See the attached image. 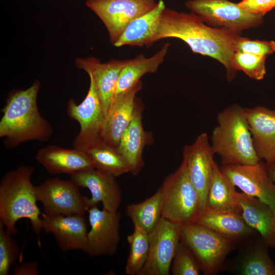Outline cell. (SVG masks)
I'll use <instances>...</instances> for the list:
<instances>
[{
	"label": "cell",
	"instance_id": "obj_34",
	"mask_svg": "<svg viewBox=\"0 0 275 275\" xmlns=\"http://www.w3.org/2000/svg\"><path fill=\"white\" fill-rule=\"evenodd\" d=\"M236 51L267 57L275 52V41L251 40L241 37L237 43Z\"/></svg>",
	"mask_w": 275,
	"mask_h": 275
},
{
	"label": "cell",
	"instance_id": "obj_10",
	"mask_svg": "<svg viewBox=\"0 0 275 275\" xmlns=\"http://www.w3.org/2000/svg\"><path fill=\"white\" fill-rule=\"evenodd\" d=\"M66 111L68 117L76 121L80 126L79 131L73 141L74 148L82 150L101 139L105 116L102 103L91 78L85 99L79 104H77L72 99L69 100Z\"/></svg>",
	"mask_w": 275,
	"mask_h": 275
},
{
	"label": "cell",
	"instance_id": "obj_29",
	"mask_svg": "<svg viewBox=\"0 0 275 275\" xmlns=\"http://www.w3.org/2000/svg\"><path fill=\"white\" fill-rule=\"evenodd\" d=\"M126 212L133 224L149 234L162 217L160 188L144 201L126 206Z\"/></svg>",
	"mask_w": 275,
	"mask_h": 275
},
{
	"label": "cell",
	"instance_id": "obj_6",
	"mask_svg": "<svg viewBox=\"0 0 275 275\" xmlns=\"http://www.w3.org/2000/svg\"><path fill=\"white\" fill-rule=\"evenodd\" d=\"M180 241L191 251L206 275L217 274L223 268L226 257L237 244L196 223L181 225Z\"/></svg>",
	"mask_w": 275,
	"mask_h": 275
},
{
	"label": "cell",
	"instance_id": "obj_13",
	"mask_svg": "<svg viewBox=\"0 0 275 275\" xmlns=\"http://www.w3.org/2000/svg\"><path fill=\"white\" fill-rule=\"evenodd\" d=\"M207 133L203 132L183 150V159L188 178L199 195L202 210L205 208L215 161ZM201 210V211H202Z\"/></svg>",
	"mask_w": 275,
	"mask_h": 275
},
{
	"label": "cell",
	"instance_id": "obj_20",
	"mask_svg": "<svg viewBox=\"0 0 275 275\" xmlns=\"http://www.w3.org/2000/svg\"><path fill=\"white\" fill-rule=\"evenodd\" d=\"M254 147L261 160L275 162V110L263 106L245 108Z\"/></svg>",
	"mask_w": 275,
	"mask_h": 275
},
{
	"label": "cell",
	"instance_id": "obj_25",
	"mask_svg": "<svg viewBox=\"0 0 275 275\" xmlns=\"http://www.w3.org/2000/svg\"><path fill=\"white\" fill-rule=\"evenodd\" d=\"M170 45L168 43L164 44L149 57L140 54L132 59L126 60L119 77L114 97L131 88L144 75L157 71L165 60Z\"/></svg>",
	"mask_w": 275,
	"mask_h": 275
},
{
	"label": "cell",
	"instance_id": "obj_18",
	"mask_svg": "<svg viewBox=\"0 0 275 275\" xmlns=\"http://www.w3.org/2000/svg\"><path fill=\"white\" fill-rule=\"evenodd\" d=\"M84 215H47L41 214L42 228L54 237L60 249L84 250L87 242V228Z\"/></svg>",
	"mask_w": 275,
	"mask_h": 275
},
{
	"label": "cell",
	"instance_id": "obj_7",
	"mask_svg": "<svg viewBox=\"0 0 275 275\" xmlns=\"http://www.w3.org/2000/svg\"><path fill=\"white\" fill-rule=\"evenodd\" d=\"M185 6L204 22L221 26L237 34L259 26L263 16L242 9L238 4L228 0H189Z\"/></svg>",
	"mask_w": 275,
	"mask_h": 275
},
{
	"label": "cell",
	"instance_id": "obj_37",
	"mask_svg": "<svg viewBox=\"0 0 275 275\" xmlns=\"http://www.w3.org/2000/svg\"><path fill=\"white\" fill-rule=\"evenodd\" d=\"M265 164L269 177L275 182V163Z\"/></svg>",
	"mask_w": 275,
	"mask_h": 275
},
{
	"label": "cell",
	"instance_id": "obj_8",
	"mask_svg": "<svg viewBox=\"0 0 275 275\" xmlns=\"http://www.w3.org/2000/svg\"><path fill=\"white\" fill-rule=\"evenodd\" d=\"M85 5L102 22L111 43L119 40L126 27L135 19L155 8V0H86Z\"/></svg>",
	"mask_w": 275,
	"mask_h": 275
},
{
	"label": "cell",
	"instance_id": "obj_2",
	"mask_svg": "<svg viewBox=\"0 0 275 275\" xmlns=\"http://www.w3.org/2000/svg\"><path fill=\"white\" fill-rule=\"evenodd\" d=\"M35 81L25 90H17L8 96L2 109L0 138L5 147L12 149L30 141L47 142L53 133L50 123L39 111L37 97L40 89Z\"/></svg>",
	"mask_w": 275,
	"mask_h": 275
},
{
	"label": "cell",
	"instance_id": "obj_1",
	"mask_svg": "<svg viewBox=\"0 0 275 275\" xmlns=\"http://www.w3.org/2000/svg\"><path fill=\"white\" fill-rule=\"evenodd\" d=\"M204 22L193 12H180L166 7L154 43L167 38L182 40L193 52L209 56L222 63L227 70L228 80H231L236 75V70L232 65V57L241 37L225 28L208 26Z\"/></svg>",
	"mask_w": 275,
	"mask_h": 275
},
{
	"label": "cell",
	"instance_id": "obj_9",
	"mask_svg": "<svg viewBox=\"0 0 275 275\" xmlns=\"http://www.w3.org/2000/svg\"><path fill=\"white\" fill-rule=\"evenodd\" d=\"M79 187L71 179L50 178L35 186L37 201L42 203L43 213L47 215L79 214L87 210L86 197Z\"/></svg>",
	"mask_w": 275,
	"mask_h": 275
},
{
	"label": "cell",
	"instance_id": "obj_24",
	"mask_svg": "<svg viewBox=\"0 0 275 275\" xmlns=\"http://www.w3.org/2000/svg\"><path fill=\"white\" fill-rule=\"evenodd\" d=\"M165 8L164 2L158 1L155 8L135 19L126 27L114 46L120 47L124 45L141 47L152 45Z\"/></svg>",
	"mask_w": 275,
	"mask_h": 275
},
{
	"label": "cell",
	"instance_id": "obj_11",
	"mask_svg": "<svg viewBox=\"0 0 275 275\" xmlns=\"http://www.w3.org/2000/svg\"><path fill=\"white\" fill-rule=\"evenodd\" d=\"M181 225L161 217L149 234L147 261L139 275H169L180 241Z\"/></svg>",
	"mask_w": 275,
	"mask_h": 275
},
{
	"label": "cell",
	"instance_id": "obj_17",
	"mask_svg": "<svg viewBox=\"0 0 275 275\" xmlns=\"http://www.w3.org/2000/svg\"><path fill=\"white\" fill-rule=\"evenodd\" d=\"M126 61L112 60L102 63L93 57L75 60L76 67L85 71L93 80L105 117L114 98L119 77Z\"/></svg>",
	"mask_w": 275,
	"mask_h": 275
},
{
	"label": "cell",
	"instance_id": "obj_22",
	"mask_svg": "<svg viewBox=\"0 0 275 275\" xmlns=\"http://www.w3.org/2000/svg\"><path fill=\"white\" fill-rule=\"evenodd\" d=\"M143 111L142 105L136 99L132 119L123 133L117 148L126 160L129 173L133 175H137L141 170L144 164L143 150L150 142L149 133L143 126Z\"/></svg>",
	"mask_w": 275,
	"mask_h": 275
},
{
	"label": "cell",
	"instance_id": "obj_15",
	"mask_svg": "<svg viewBox=\"0 0 275 275\" xmlns=\"http://www.w3.org/2000/svg\"><path fill=\"white\" fill-rule=\"evenodd\" d=\"M70 179L79 187L90 191L91 197L86 198L87 209L101 203L103 209L112 212L118 211L122 193L115 176L93 168L71 175Z\"/></svg>",
	"mask_w": 275,
	"mask_h": 275
},
{
	"label": "cell",
	"instance_id": "obj_27",
	"mask_svg": "<svg viewBox=\"0 0 275 275\" xmlns=\"http://www.w3.org/2000/svg\"><path fill=\"white\" fill-rule=\"evenodd\" d=\"M235 185L214 163L205 208L241 213Z\"/></svg>",
	"mask_w": 275,
	"mask_h": 275
},
{
	"label": "cell",
	"instance_id": "obj_36",
	"mask_svg": "<svg viewBox=\"0 0 275 275\" xmlns=\"http://www.w3.org/2000/svg\"><path fill=\"white\" fill-rule=\"evenodd\" d=\"M38 263L36 261H28L16 265L13 270L14 275H37Z\"/></svg>",
	"mask_w": 275,
	"mask_h": 275
},
{
	"label": "cell",
	"instance_id": "obj_14",
	"mask_svg": "<svg viewBox=\"0 0 275 275\" xmlns=\"http://www.w3.org/2000/svg\"><path fill=\"white\" fill-rule=\"evenodd\" d=\"M220 169L242 193L257 198L275 211V182L269 177L265 163L222 165Z\"/></svg>",
	"mask_w": 275,
	"mask_h": 275
},
{
	"label": "cell",
	"instance_id": "obj_32",
	"mask_svg": "<svg viewBox=\"0 0 275 275\" xmlns=\"http://www.w3.org/2000/svg\"><path fill=\"white\" fill-rule=\"evenodd\" d=\"M12 234L0 222V275H8L19 257V248Z\"/></svg>",
	"mask_w": 275,
	"mask_h": 275
},
{
	"label": "cell",
	"instance_id": "obj_28",
	"mask_svg": "<svg viewBox=\"0 0 275 275\" xmlns=\"http://www.w3.org/2000/svg\"><path fill=\"white\" fill-rule=\"evenodd\" d=\"M91 159L95 169L108 173L115 177L129 172L125 158L117 149L101 139L84 150Z\"/></svg>",
	"mask_w": 275,
	"mask_h": 275
},
{
	"label": "cell",
	"instance_id": "obj_33",
	"mask_svg": "<svg viewBox=\"0 0 275 275\" xmlns=\"http://www.w3.org/2000/svg\"><path fill=\"white\" fill-rule=\"evenodd\" d=\"M171 271L173 275H199L201 271L193 253L181 241L177 248Z\"/></svg>",
	"mask_w": 275,
	"mask_h": 275
},
{
	"label": "cell",
	"instance_id": "obj_30",
	"mask_svg": "<svg viewBox=\"0 0 275 275\" xmlns=\"http://www.w3.org/2000/svg\"><path fill=\"white\" fill-rule=\"evenodd\" d=\"M129 252L125 267L128 275H139L148 258L149 234L141 229L134 227L133 232L127 236Z\"/></svg>",
	"mask_w": 275,
	"mask_h": 275
},
{
	"label": "cell",
	"instance_id": "obj_26",
	"mask_svg": "<svg viewBox=\"0 0 275 275\" xmlns=\"http://www.w3.org/2000/svg\"><path fill=\"white\" fill-rule=\"evenodd\" d=\"M257 236L245 243L247 246L236 259L237 272L241 275H275V264L268 253L269 246L260 235Z\"/></svg>",
	"mask_w": 275,
	"mask_h": 275
},
{
	"label": "cell",
	"instance_id": "obj_3",
	"mask_svg": "<svg viewBox=\"0 0 275 275\" xmlns=\"http://www.w3.org/2000/svg\"><path fill=\"white\" fill-rule=\"evenodd\" d=\"M32 166H20L7 172L0 183V222L12 235L22 218L30 221L33 231L39 236L42 229L41 212L37 206L35 186L31 178Z\"/></svg>",
	"mask_w": 275,
	"mask_h": 275
},
{
	"label": "cell",
	"instance_id": "obj_23",
	"mask_svg": "<svg viewBox=\"0 0 275 275\" xmlns=\"http://www.w3.org/2000/svg\"><path fill=\"white\" fill-rule=\"evenodd\" d=\"M246 223L261 236L269 247H275V211L257 198L236 192Z\"/></svg>",
	"mask_w": 275,
	"mask_h": 275
},
{
	"label": "cell",
	"instance_id": "obj_31",
	"mask_svg": "<svg viewBox=\"0 0 275 275\" xmlns=\"http://www.w3.org/2000/svg\"><path fill=\"white\" fill-rule=\"evenodd\" d=\"M266 57L236 51L232 57L231 63L236 71H242L251 78L260 80L266 74Z\"/></svg>",
	"mask_w": 275,
	"mask_h": 275
},
{
	"label": "cell",
	"instance_id": "obj_12",
	"mask_svg": "<svg viewBox=\"0 0 275 275\" xmlns=\"http://www.w3.org/2000/svg\"><path fill=\"white\" fill-rule=\"evenodd\" d=\"M90 230L82 251L92 257L115 254L120 242V221L118 211L112 212L97 206L87 209Z\"/></svg>",
	"mask_w": 275,
	"mask_h": 275
},
{
	"label": "cell",
	"instance_id": "obj_5",
	"mask_svg": "<svg viewBox=\"0 0 275 275\" xmlns=\"http://www.w3.org/2000/svg\"><path fill=\"white\" fill-rule=\"evenodd\" d=\"M160 188L162 217L180 225L194 223L202 210L201 202L182 161L178 169L164 179Z\"/></svg>",
	"mask_w": 275,
	"mask_h": 275
},
{
	"label": "cell",
	"instance_id": "obj_16",
	"mask_svg": "<svg viewBox=\"0 0 275 275\" xmlns=\"http://www.w3.org/2000/svg\"><path fill=\"white\" fill-rule=\"evenodd\" d=\"M142 88V82L140 81L128 90L115 96L109 106L100 137L103 142L116 149L132 119L136 95Z\"/></svg>",
	"mask_w": 275,
	"mask_h": 275
},
{
	"label": "cell",
	"instance_id": "obj_38",
	"mask_svg": "<svg viewBox=\"0 0 275 275\" xmlns=\"http://www.w3.org/2000/svg\"><path fill=\"white\" fill-rule=\"evenodd\" d=\"M275 163V162H274Z\"/></svg>",
	"mask_w": 275,
	"mask_h": 275
},
{
	"label": "cell",
	"instance_id": "obj_35",
	"mask_svg": "<svg viewBox=\"0 0 275 275\" xmlns=\"http://www.w3.org/2000/svg\"><path fill=\"white\" fill-rule=\"evenodd\" d=\"M238 4L246 11L263 16L275 7V0H242Z\"/></svg>",
	"mask_w": 275,
	"mask_h": 275
},
{
	"label": "cell",
	"instance_id": "obj_21",
	"mask_svg": "<svg viewBox=\"0 0 275 275\" xmlns=\"http://www.w3.org/2000/svg\"><path fill=\"white\" fill-rule=\"evenodd\" d=\"M36 159L48 173L52 175H71L94 168L87 154L75 148L65 149L56 145H48L38 151Z\"/></svg>",
	"mask_w": 275,
	"mask_h": 275
},
{
	"label": "cell",
	"instance_id": "obj_19",
	"mask_svg": "<svg viewBox=\"0 0 275 275\" xmlns=\"http://www.w3.org/2000/svg\"><path fill=\"white\" fill-rule=\"evenodd\" d=\"M194 223L207 227L237 244L245 243L259 235L245 222L241 213L205 208Z\"/></svg>",
	"mask_w": 275,
	"mask_h": 275
},
{
	"label": "cell",
	"instance_id": "obj_4",
	"mask_svg": "<svg viewBox=\"0 0 275 275\" xmlns=\"http://www.w3.org/2000/svg\"><path fill=\"white\" fill-rule=\"evenodd\" d=\"M210 143L222 165L253 164L260 161L255 150L245 108L231 105L217 116Z\"/></svg>",
	"mask_w": 275,
	"mask_h": 275
}]
</instances>
